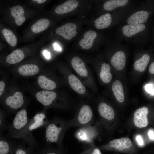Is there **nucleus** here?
<instances>
[{
    "mask_svg": "<svg viewBox=\"0 0 154 154\" xmlns=\"http://www.w3.org/2000/svg\"><path fill=\"white\" fill-rule=\"evenodd\" d=\"M71 127L69 120L55 116L49 120L45 128L44 137L46 143L47 144H55L62 147L65 134Z\"/></svg>",
    "mask_w": 154,
    "mask_h": 154,
    "instance_id": "obj_2",
    "label": "nucleus"
},
{
    "mask_svg": "<svg viewBox=\"0 0 154 154\" xmlns=\"http://www.w3.org/2000/svg\"><path fill=\"white\" fill-rule=\"evenodd\" d=\"M54 46L55 50L58 51L61 50V47L56 43H54Z\"/></svg>",
    "mask_w": 154,
    "mask_h": 154,
    "instance_id": "obj_40",
    "label": "nucleus"
},
{
    "mask_svg": "<svg viewBox=\"0 0 154 154\" xmlns=\"http://www.w3.org/2000/svg\"><path fill=\"white\" fill-rule=\"evenodd\" d=\"M98 110L100 116L102 119L110 121L112 120L115 117L114 109L110 105L105 102L99 104L98 106Z\"/></svg>",
    "mask_w": 154,
    "mask_h": 154,
    "instance_id": "obj_14",
    "label": "nucleus"
},
{
    "mask_svg": "<svg viewBox=\"0 0 154 154\" xmlns=\"http://www.w3.org/2000/svg\"><path fill=\"white\" fill-rule=\"evenodd\" d=\"M126 56L123 51L120 50L116 52L111 59L112 65L118 70H122L124 68L126 62Z\"/></svg>",
    "mask_w": 154,
    "mask_h": 154,
    "instance_id": "obj_17",
    "label": "nucleus"
},
{
    "mask_svg": "<svg viewBox=\"0 0 154 154\" xmlns=\"http://www.w3.org/2000/svg\"><path fill=\"white\" fill-rule=\"evenodd\" d=\"M112 89L117 100L119 102H123L125 96L123 88L121 82L118 80L114 81L112 85Z\"/></svg>",
    "mask_w": 154,
    "mask_h": 154,
    "instance_id": "obj_23",
    "label": "nucleus"
},
{
    "mask_svg": "<svg viewBox=\"0 0 154 154\" xmlns=\"http://www.w3.org/2000/svg\"><path fill=\"white\" fill-rule=\"evenodd\" d=\"M39 69L36 65L33 64H26L20 66L18 69V72L24 76H32L37 74Z\"/></svg>",
    "mask_w": 154,
    "mask_h": 154,
    "instance_id": "obj_24",
    "label": "nucleus"
},
{
    "mask_svg": "<svg viewBox=\"0 0 154 154\" xmlns=\"http://www.w3.org/2000/svg\"><path fill=\"white\" fill-rule=\"evenodd\" d=\"M38 82L40 87L43 89L52 90L56 87V84L54 81L44 75H41L38 77Z\"/></svg>",
    "mask_w": 154,
    "mask_h": 154,
    "instance_id": "obj_27",
    "label": "nucleus"
},
{
    "mask_svg": "<svg viewBox=\"0 0 154 154\" xmlns=\"http://www.w3.org/2000/svg\"><path fill=\"white\" fill-rule=\"evenodd\" d=\"M78 5V2L75 0H68L57 6L55 12L58 14H64L74 10Z\"/></svg>",
    "mask_w": 154,
    "mask_h": 154,
    "instance_id": "obj_19",
    "label": "nucleus"
},
{
    "mask_svg": "<svg viewBox=\"0 0 154 154\" xmlns=\"http://www.w3.org/2000/svg\"><path fill=\"white\" fill-rule=\"evenodd\" d=\"M24 57L23 52L21 50L17 49L7 56L6 61L8 63L13 64L21 61Z\"/></svg>",
    "mask_w": 154,
    "mask_h": 154,
    "instance_id": "obj_25",
    "label": "nucleus"
},
{
    "mask_svg": "<svg viewBox=\"0 0 154 154\" xmlns=\"http://www.w3.org/2000/svg\"><path fill=\"white\" fill-rule=\"evenodd\" d=\"M29 118L26 110L23 109L18 111L10 124L6 137L8 139H22L28 146L35 149L39 144L32 141L27 133V125Z\"/></svg>",
    "mask_w": 154,
    "mask_h": 154,
    "instance_id": "obj_1",
    "label": "nucleus"
},
{
    "mask_svg": "<svg viewBox=\"0 0 154 154\" xmlns=\"http://www.w3.org/2000/svg\"><path fill=\"white\" fill-rule=\"evenodd\" d=\"M150 59V57L148 54L143 55L135 61L134 64L135 70L141 72L144 71L146 69Z\"/></svg>",
    "mask_w": 154,
    "mask_h": 154,
    "instance_id": "obj_26",
    "label": "nucleus"
},
{
    "mask_svg": "<svg viewBox=\"0 0 154 154\" xmlns=\"http://www.w3.org/2000/svg\"><path fill=\"white\" fill-rule=\"evenodd\" d=\"M146 26L144 24L134 25L126 24L121 29V33L123 37L129 39L137 37L145 29Z\"/></svg>",
    "mask_w": 154,
    "mask_h": 154,
    "instance_id": "obj_6",
    "label": "nucleus"
},
{
    "mask_svg": "<svg viewBox=\"0 0 154 154\" xmlns=\"http://www.w3.org/2000/svg\"><path fill=\"white\" fill-rule=\"evenodd\" d=\"M34 149L22 144L16 145L11 154H34Z\"/></svg>",
    "mask_w": 154,
    "mask_h": 154,
    "instance_id": "obj_31",
    "label": "nucleus"
},
{
    "mask_svg": "<svg viewBox=\"0 0 154 154\" xmlns=\"http://www.w3.org/2000/svg\"><path fill=\"white\" fill-rule=\"evenodd\" d=\"M16 145L3 135H0V154H11Z\"/></svg>",
    "mask_w": 154,
    "mask_h": 154,
    "instance_id": "obj_20",
    "label": "nucleus"
},
{
    "mask_svg": "<svg viewBox=\"0 0 154 154\" xmlns=\"http://www.w3.org/2000/svg\"><path fill=\"white\" fill-rule=\"evenodd\" d=\"M136 140L138 144L141 146L143 145L144 143L142 137L140 135H137L136 137Z\"/></svg>",
    "mask_w": 154,
    "mask_h": 154,
    "instance_id": "obj_34",
    "label": "nucleus"
},
{
    "mask_svg": "<svg viewBox=\"0 0 154 154\" xmlns=\"http://www.w3.org/2000/svg\"><path fill=\"white\" fill-rule=\"evenodd\" d=\"M5 87V84L4 82L2 81H0V96L3 94L4 91V88Z\"/></svg>",
    "mask_w": 154,
    "mask_h": 154,
    "instance_id": "obj_35",
    "label": "nucleus"
},
{
    "mask_svg": "<svg viewBox=\"0 0 154 154\" xmlns=\"http://www.w3.org/2000/svg\"><path fill=\"white\" fill-rule=\"evenodd\" d=\"M149 13L147 11L140 9L131 13L126 18L127 25L144 24L147 20Z\"/></svg>",
    "mask_w": 154,
    "mask_h": 154,
    "instance_id": "obj_8",
    "label": "nucleus"
},
{
    "mask_svg": "<svg viewBox=\"0 0 154 154\" xmlns=\"http://www.w3.org/2000/svg\"><path fill=\"white\" fill-rule=\"evenodd\" d=\"M24 101L22 94L19 92L7 97L5 101V105L10 109L17 110L20 108L24 104Z\"/></svg>",
    "mask_w": 154,
    "mask_h": 154,
    "instance_id": "obj_11",
    "label": "nucleus"
},
{
    "mask_svg": "<svg viewBox=\"0 0 154 154\" xmlns=\"http://www.w3.org/2000/svg\"><path fill=\"white\" fill-rule=\"evenodd\" d=\"M32 1H34L37 2L38 4L43 3L46 1V0H33Z\"/></svg>",
    "mask_w": 154,
    "mask_h": 154,
    "instance_id": "obj_41",
    "label": "nucleus"
},
{
    "mask_svg": "<svg viewBox=\"0 0 154 154\" xmlns=\"http://www.w3.org/2000/svg\"><path fill=\"white\" fill-rule=\"evenodd\" d=\"M130 1L127 0H110L106 1L103 7L107 11H112L117 9L119 11L123 10L129 5Z\"/></svg>",
    "mask_w": 154,
    "mask_h": 154,
    "instance_id": "obj_12",
    "label": "nucleus"
},
{
    "mask_svg": "<svg viewBox=\"0 0 154 154\" xmlns=\"http://www.w3.org/2000/svg\"><path fill=\"white\" fill-rule=\"evenodd\" d=\"M149 71L151 74H154V62L151 63L150 65Z\"/></svg>",
    "mask_w": 154,
    "mask_h": 154,
    "instance_id": "obj_37",
    "label": "nucleus"
},
{
    "mask_svg": "<svg viewBox=\"0 0 154 154\" xmlns=\"http://www.w3.org/2000/svg\"><path fill=\"white\" fill-rule=\"evenodd\" d=\"M49 120L47 117L46 113L42 112L37 113L33 118L29 119L27 127V133L32 141L38 143L33 136L32 131L39 128H45Z\"/></svg>",
    "mask_w": 154,
    "mask_h": 154,
    "instance_id": "obj_4",
    "label": "nucleus"
},
{
    "mask_svg": "<svg viewBox=\"0 0 154 154\" xmlns=\"http://www.w3.org/2000/svg\"><path fill=\"white\" fill-rule=\"evenodd\" d=\"M10 12L17 25L21 26L25 22V19L24 16V10L22 6L19 5L15 6L11 8Z\"/></svg>",
    "mask_w": 154,
    "mask_h": 154,
    "instance_id": "obj_21",
    "label": "nucleus"
},
{
    "mask_svg": "<svg viewBox=\"0 0 154 154\" xmlns=\"http://www.w3.org/2000/svg\"><path fill=\"white\" fill-rule=\"evenodd\" d=\"M37 100L45 106H55V102L57 94L54 92L49 90H43L36 94Z\"/></svg>",
    "mask_w": 154,
    "mask_h": 154,
    "instance_id": "obj_7",
    "label": "nucleus"
},
{
    "mask_svg": "<svg viewBox=\"0 0 154 154\" xmlns=\"http://www.w3.org/2000/svg\"><path fill=\"white\" fill-rule=\"evenodd\" d=\"M68 82L71 88L75 92L80 95L84 94L86 89L80 80L73 74H70L68 78Z\"/></svg>",
    "mask_w": 154,
    "mask_h": 154,
    "instance_id": "obj_18",
    "label": "nucleus"
},
{
    "mask_svg": "<svg viewBox=\"0 0 154 154\" xmlns=\"http://www.w3.org/2000/svg\"><path fill=\"white\" fill-rule=\"evenodd\" d=\"M97 36V33L95 31L90 30L86 31L84 35V38L80 41L79 45L83 49H90L92 46Z\"/></svg>",
    "mask_w": 154,
    "mask_h": 154,
    "instance_id": "obj_16",
    "label": "nucleus"
},
{
    "mask_svg": "<svg viewBox=\"0 0 154 154\" xmlns=\"http://www.w3.org/2000/svg\"><path fill=\"white\" fill-rule=\"evenodd\" d=\"M43 54L46 58L48 59L50 58V55L49 52L46 50H44L43 52Z\"/></svg>",
    "mask_w": 154,
    "mask_h": 154,
    "instance_id": "obj_38",
    "label": "nucleus"
},
{
    "mask_svg": "<svg viewBox=\"0 0 154 154\" xmlns=\"http://www.w3.org/2000/svg\"><path fill=\"white\" fill-rule=\"evenodd\" d=\"M2 32L7 43L11 46H15L17 43V37L13 32L11 30L3 29Z\"/></svg>",
    "mask_w": 154,
    "mask_h": 154,
    "instance_id": "obj_30",
    "label": "nucleus"
},
{
    "mask_svg": "<svg viewBox=\"0 0 154 154\" xmlns=\"http://www.w3.org/2000/svg\"><path fill=\"white\" fill-rule=\"evenodd\" d=\"M148 135L151 139L154 140V132L153 130L150 129L149 131Z\"/></svg>",
    "mask_w": 154,
    "mask_h": 154,
    "instance_id": "obj_36",
    "label": "nucleus"
},
{
    "mask_svg": "<svg viewBox=\"0 0 154 154\" xmlns=\"http://www.w3.org/2000/svg\"><path fill=\"white\" fill-rule=\"evenodd\" d=\"M112 17L111 15L109 13L102 15L94 21L96 28L102 29L107 28L112 23Z\"/></svg>",
    "mask_w": 154,
    "mask_h": 154,
    "instance_id": "obj_22",
    "label": "nucleus"
},
{
    "mask_svg": "<svg viewBox=\"0 0 154 154\" xmlns=\"http://www.w3.org/2000/svg\"><path fill=\"white\" fill-rule=\"evenodd\" d=\"M77 27L74 23H68L58 28L56 30V33L67 40L71 39L77 34Z\"/></svg>",
    "mask_w": 154,
    "mask_h": 154,
    "instance_id": "obj_10",
    "label": "nucleus"
},
{
    "mask_svg": "<svg viewBox=\"0 0 154 154\" xmlns=\"http://www.w3.org/2000/svg\"><path fill=\"white\" fill-rule=\"evenodd\" d=\"M6 116L5 114L0 112V135H3V131L8 129L10 124L6 120Z\"/></svg>",
    "mask_w": 154,
    "mask_h": 154,
    "instance_id": "obj_32",
    "label": "nucleus"
},
{
    "mask_svg": "<svg viewBox=\"0 0 154 154\" xmlns=\"http://www.w3.org/2000/svg\"><path fill=\"white\" fill-rule=\"evenodd\" d=\"M132 145V143L129 138L123 137L111 141L106 146L121 151L130 148Z\"/></svg>",
    "mask_w": 154,
    "mask_h": 154,
    "instance_id": "obj_13",
    "label": "nucleus"
},
{
    "mask_svg": "<svg viewBox=\"0 0 154 154\" xmlns=\"http://www.w3.org/2000/svg\"><path fill=\"white\" fill-rule=\"evenodd\" d=\"M91 154H102L100 150L98 148H95L93 150Z\"/></svg>",
    "mask_w": 154,
    "mask_h": 154,
    "instance_id": "obj_39",
    "label": "nucleus"
},
{
    "mask_svg": "<svg viewBox=\"0 0 154 154\" xmlns=\"http://www.w3.org/2000/svg\"><path fill=\"white\" fill-rule=\"evenodd\" d=\"M34 154H62L58 151L46 145L40 150Z\"/></svg>",
    "mask_w": 154,
    "mask_h": 154,
    "instance_id": "obj_33",
    "label": "nucleus"
},
{
    "mask_svg": "<svg viewBox=\"0 0 154 154\" xmlns=\"http://www.w3.org/2000/svg\"><path fill=\"white\" fill-rule=\"evenodd\" d=\"M97 133L96 126L91 125L79 128L75 133V136L80 141L92 143L96 137Z\"/></svg>",
    "mask_w": 154,
    "mask_h": 154,
    "instance_id": "obj_5",
    "label": "nucleus"
},
{
    "mask_svg": "<svg viewBox=\"0 0 154 154\" xmlns=\"http://www.w3.org/2000/svg\"><path fill=\"white\" fill-rule=\"evenodd\" d=\"M72 66L80 76L86 77L88 74V71L82 60L80 57L75 56L73 57L71 61Z\"/></svg>",
    "mask_w": 154,
    "mask_h": 154,
    "instance_id": "obj_15",
    "label": "nucleus"
},
{
    "mask_svg": "<svg viewBox=\"0 0 154 154\" xmlns=\"http://www.w3.org/2000/svg\"><path fill=\"white\" fill-rule=\"evenodd\" d=\"M94 119L91 107L84 104L80 106L74 117L69 120L71 127L80 128L92 125Z\"/></svg>",
    "mask_w": 154,
    "mask_h": 154,
    "instance_id": "obj_3",
    "label": "nucleus"
},
{
    "mask_svg": "<svg viewBox=\"0 0 154 154\" xmlns=\"http://www.w3.org/2000/svg\"><path fill=\"white\" fill-rule=\"evenodd\" d=\"M148 111V108L144 106L138 109L135 112L134 122L136 127L143 128L148 125V123L147 116Z\"/></svg>",
    "mask_w": 154,
    "mask_h": 154,
    "instance_id": "obj_9",
    "label": "nucleus"
},
{
    "mask_svg": "<svg viewBox=\"0 0 154 154\" xmlns=\"http://www.w3.org/2000/svg\"><path fill=\"white\" fill-rule=\"evenodd\" d=\"M50 23L49 20L46 19H39L34 23L31 27L32 32L35 33L41 32L46 29Z\"/></svg>",
    "mask_w": 154,
    "mask_h": 154,
    "instance_id": "obj_29",
    "label": "nucleus"
},
{
    "mask_svg": "<svg viewBox=\"0 0 154 154\" xmlns=\"http://www.w3.org/2000/svg\"><path fill=\"white\" fill-rule=\"evenodd\" d=\"M110 70V67L108 64L106 63L102 64L100 76L102 81L105 83H108L111 80L112 75Z\"/></svg>",
    "mask_w": 154,
    "mask_h": 154,
    "instance_id": "obj_28",
    "label": "nucleus"
}]
</instances>
